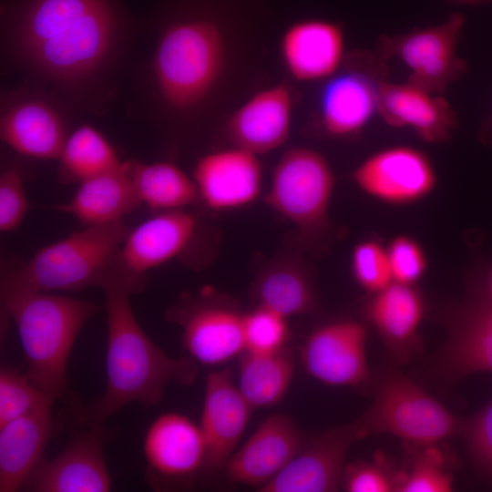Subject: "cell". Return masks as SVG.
Segmentation results:
<instances>
[{
	"label": "cell",
	"instance_id": "6",
	"mask_svg": "<svg viewBox=\"0 0 492 492\" xmlns=\"http://www.w3.org/2000/svg\"><path fill=\"white\" fill-rule=\"evenodd\" d=\"M353 424L358 440L390 435L423 447L460 436L464 419L415 381L388 367L376 382L371 405Z\"/></svg>",
	"mask_w": 492,
	"mask_h": 492
},
{
	"label": "cell",
	"instance_id": "10",
	"mask_svg": "<svg viewBox=\"0 0 492 492\" xmlns=\"http://www.w3.org/2000/svg\"><path fill=\"white\" fill-rule=\"evenodd\" d=\"M63 104L50 91L32 84L5 93L1 99V140L18 154L58 159L71 132Z\"/></svg>",
	"mask_w": 492,
	"mask_h": 492
},
{
	"label": "cell",
	"instance_id": "32",
	"mask_svg": "<svg viewBox=\"0 0 492 492\" xmlns=\"http://www.w3.org/2000/svg\"><path fill=\"white\" fill-rule=\"evenodd\" d=\"M57 398L35 384L26 374L0 371V426L32 412L53 406Z\"/></svg>",
	"mask_w": 492,
	"mask_h": 492
},
{
	"label": "cell",
	"instance_id": "23",
	"mask_svg": "<svg viewBox=\"0 0 492 492\" xmlns=\"http://www.w3.org/2000/svg\"><path fill=\"white\" fill-rule=\"evenodd\" d=\"M304 447L302 434L287 415L266 418L228 460L224 470L233 482L260 490Z\"/></svg>",
	"mask_w": 492,
	"mask_h": 492
},
{
	"label": "cell",
	"instance_id": "1",
	"mask_svg": "<svg viewBox=\"0 0 492 492\" xmlns=\"http://www.w3.org/2000/svg\"><path fill=\"white\" fill-rule=\"evenodd\" d=\"M5 57L65 104L100 112L136 21L120 0H1Z\"/></svg>",
	"mask_w": 492,
	"mask_h": 492
},
{
	"label": "cell",
	"instance_id": "26",
	"mask_svg": "<svg viewBox=\"0 0 492 492\" xmlns=\"http://www.w3.org/2000/svg\"><path fill=\"white\" fill-rule=\"evenodd\" d=\"M52 408L46 407L0 426V492H15L43 461L49 439L57 430Z\"/></svg>",
	"mask_w": 492,
	"mask_h": 492
},
{
	"label": "cell",
	"instance_id": "15",
	"mask_svg": "<svg viewBox=\"0 0 492 492\" xmlns=\"http://www.w3.org/2000/svg\"><path fill=\"white\" fill-rule=\"evenodd\" d=\"M351 179L366 195L391 205L420 201L433 192L437 182L430 159L409 146L374 152L353 170Z\"/></svg>",
	"mask_w": 492,
	"mask_h": 492
},
{
	"label": "cell",
	"instance_id": "19",
	"mask_svg": "<svg viewBox=\"0 0 492 492\" xmlns=\"http://www.w3.org/2000/svg\"><path fill=\"white\" fill-rule=\"evenodd\" d=\"M259 157L233 145L202 155L192 174L199 200L216 211L254 202L262 190L263 171Z\"/></svg>",
	"mask_w": 492,
	"mask_h": 492
},
{
	"label": "cell",
	"instance_id": "4",
	"mask_svg": "<svg viewBox=\"0 0 492 492\" xmlns=\"http://www.w3.org/2000/svg\"><path fill=\"white\" fill-rule=\"evenodd\" d=\"M1 301L13 321L31 381L73 408L67 365L73 345L85 323L99 307L92 302L24 286L5 275Z\"/></svg>",
	"mask_w": 492,
	"mask_h": 492
},
{
	"label": "cell",
	"instance_id": "27",
	"mask_svg": "<svg viewBox=\"0 0 492 492\" xmlns=\"http://www.w3.org/2000/svg\"><path fill=\"white\" fill-rule=\"evenodd\" d=\"M138 205L126 161L118 169L79 183L73 196L56 209L93 226L122 220Z\"/></svg>",
	"mask_w": 492,
	"mask_h": 492
},
{
	"label": "cell",
	"instance_id": "8",
	"mask_svg": "<svg viewBox=\"0 0 492 492\" xmlns=\"http://www.w3.org/2000/svg\"><path fill=\"white\" fill-rule=\"evenodd\" d=\"M387 76L386 61L377 53L347 54L320 92L316 116L321 129L333 138L361 132L377 113L381 86Z\"/></svg>",
	"mask_w": 492,
	"mask_h": 492
},
{
	"label": "cell",
	"instance_id": "30",
	"mask_svg": "<svg viewBox=\"0 0 492 492\" xmlns=\"http://www.w3.org/2000/svg\"><path fill=\"white\" fill-rule=\"evenodd\" d=\"M293 374V356L286 347L270 354L243 351L239 356L238 388L253 409L278 404Z\"/></svg>",
	"mask_w": 492,
	"mask_h": 492
},
{
	"label": "cell",
	"instance_id": "18",
	"mask_svg": "<svg viewBox=\"0 0 492 492\" xmlns=\"http://www.w3.org/2000/svg\"><path fill=\"white\" fill-rule=\"evenodd\" d=\"M252 410L234 384L230 368L207 375L200 424L206 448L200 476L210 477L224 470L237 449Z\"/></svg>",
	"mask_w": 492,
	"mask_h": 492
},
{
	"label": "cell",
	"instance_id": "29",
	"mask_svg": "<svg viewBox=\"0 0 492 492\" xmlns=\"http://www.w3.org/2000/svg\"><path fill=\"white\" fill-rule=\"evenodd\" d=\"M139 204L155 212L186 209L199 200L192 177L171 161H127Z\"/></svg>",
	"mask_w": 492,
	"mask_h": 492
},
{
	"label": "cell",
	"instance_id": "13",
	"mask_svg": "<svg viewBox=\"0 0 492 492\" xmlns=\"http://www.w3.org/2000/svg\"><path fill=\"white\" fill-rule=\"evenodd\" d=\"M181 328V342L195 362L219 365L244 351L242 315L209 293L185 295L168 313Z\"/></svg>",
	"mask_w": 492,
	"mask_h": 492
},
{
	"label": "cell",
	"instance_id": "20",
	"mask_svg": "<svg viewBox=\"0 0 492 492\" xmlns=\"http://www.w3.org/2000/svg\"><path fill=\"white\" fill-rule=\"evenodd\" d=\"M294 94L280 82L246 97L228 117L225 133L231 145L258 156L281 148L292 128Z\"/></svg>",
	"mask_w": 492,
	"mask_h": 492
},
{
	"label": "cell",
	"instance_id": "42",
	"mask_svg": "<svg viewBox=\"0 0 492 492\" xmlns=\"http://www.w3.org/2000/svg\"><path fill=\"white\" fill-rule=\"evenodd\" d=\"M486 289V294L492 300V270L489 272Z\"/></svg>",
	"mask_w": 492,
	"mask_h": 492
},
{
	"label": "cell",
	"instance_id": "12",
	"mask_svg": "<svg viewBox=\"0 0 492 492\" xmlns=\"http://www.w3.org/2000/svg\"><path fill=\"white\" fill-rule=\"evenodd\" d=\"M446 337L431 363L445 385L471 374L492 373V300L479 292L443 313Z\"/></svg>",
	"mask_w": 492,
	"mask_h": 492
},
{
	"label": "cell",
	"instance_id": "16",
	"mask_svg": "<svg viewBox=\"0 0 492 492\" xmlns=\"http://www.w3.org/2000/svg\"><path fill=\"white\" fill-rule=\"evenodd\" d=\"M367 330L353 319L333 321L314 329L301 349L305 372L330 386H358L370 379Z\"/></svg>",
	"mask_w": 492,
	"mask_h": 492
},
{
	"label": "cell",
	"instance_id": "3",
	"mask_svg": "<svg viewBox=\"0 0 492 492\" xmlns=\"http://www.w3.org/2000/svg\"><path fill=\"white\" fill-rule=\"evenodd\" d=\"M102 289L108 327L106 388L88 405L75 409L81 425H103L131 403L155 405L170 384H190L198 371L192 358L169 356L146 334L132 310L128 289L118 283Z\"/></svg>",
	"mask_w": 492,
	"mask_h": 492
},
{
	"label": "cell",
	"instance_id": "11",
	"mask_svg": "<svg viewBox=\"0 0 492 492\" xmlns=\"http://www.w3.org/2000/svg\"><path fill=\"white\" fill-rule=\"evenodd\" d=\"M199 229L197 216L186 209L155 212L128 231L108 283L141 291L147 272L186 252Z\"/></svg>",
	"mask_w": 492,
	"mask_h": 492
},
{
	"label": "cell",
	"instance_id": "38",
	"mask_svg": "<svg viewBox=\"0 0 492 492\" xmlns=\"http://www.w3.org/2000/svg\"><path fill=\"white\" fill-rule=\"evenodd\" d=\"M393 282L415 285L425 274L428 260L422 245L408 235L395 237L386 247Z\"/></svg>",
	"mask_w": 492,
	"mask_h": 492
},
{
	"label": "cell",
	"instance_id": "22",
	"mask_svg": "<svg viewBox=\"0 0 492 492\" xmlns=\"http://www.w3.org/2000/svg\"><path fill=\"white\" fill-rule=\"evenodd\" d=\"M357 440L353 423L323 432L258 491H338L341 488L345 458L352 444Z\"/></svg>",
	"mask_w": 492,
	"mask_h": 492
},
{
	"label": "cell",
	"instance_id": "35",
	"mask_svg": "<svg viewBox=\"0 0 492 492\" xmlns=\"http://www.w3.org/2000/svg\"><path fill=\"white\" fill-rule=\"evenodd\" d=\"M351 270L356 283L371 294L393 282L387 250L374 240L363 241L354 246Z\"/></svg>",
	"mask_w": 492,
	"mask_h": 492
},
{
	"label": "cell",
	"instance_id": "21",
	"mask_svg": "<svg viewBox=\"0 0 492 492\" xmlns=\"http://www.w3.org/2000/svg\"><path fill=\"white\" fill-rule=\"evenodd\" d=\"M279 53L293 80L325 81L341 68L347 56L343 26L323 18L295 20L283 30Z\"/></svg>",
	"mask_w": 492,
	"mask_h": 492
},
{
	"label": "cell",
	"instance_id": "41",
	"mask_svg": "<svg viewBox=\"0 0 492 492\" xmlns=\"http://www.w3.org/2000/svg\"><path fill=\"white\" fill-rule=\"evenodd\" d=\"M446 2L456 5H487L492 3V0H446Z\"/></svg>",
	"mask_w": 492,
	"mask_h": 492
},
{
	"label": "cell",
	"instance_id": "31",
	"mask_svg": "<svg viewBox=\"0 0 492 492\" xmlns=\"http://www.w3.org/2000/svg\"><path fill=\"white\" fill-rule=\"evenodd\" d=\"M57 160L61 181L77 184L118 169L124 164L109 140L87 124L69 133Z\"/></svg>",
	"mask_w": 492,
	"mask_h": 492
},
{
	"label": "cell",
	"instance_id": "37",
	"mask_svg": "<svg viewBox=\"0 0 492 492\" xmlns=\"http://www.w3.org/2000/svg\"><path fill=\"white\" fill-rule=\"evenodd\" d=\"M400 472L385 466L383 458L345 464L341 487L348 492H395Z\"/></svg>",
	"mask_w": 492,
	"mask_h": 492
},
{
	"label": "cell",
	"instance_id": "17",
	"mask_svg": "<svg viewBox=\"0 0 492 492\" xmlns=\"http://www.w3.org/2000/svg\"><path fill=\"white\" fill-rule=\"evenodd\" d=\"M53 459L33 472L24 490L33 492H107L111 477L104 446L109 432L103 425H83Z\"/></svg>",
	"mask_w": 492,
	"mask_h": 492
},
{
	"label": "cell",
	"instance_id": "5",
	"mask_svg": "<svg viewBox=\"0 0 492 492\" xmlns=\"http://www.w3.org/2000/svg\"><path fill=\"white\" fill-rule=\"evenodd\" d=\"M129 229L123 220L82 230L39 249L3 275L33 290L53 292L105 286Z\"/></svg>",
	"mask_w": 492,
	"mask_h": 492
},
{
	"label": "cell",
	"instance_id": "36",
	"mask_svg": "<svg viewBox=\"0 0 492 492\" xmlns=\"http://www.w3.org/2000/svg\"><path fill=\"white\" fill-rule=\"evenodd\" d=\"M461 437L479 472L492 481V398L475 415L464 419Z\"/></svg>",
	"mask_w": 492,
	"mask_h": 492
},
{
	"label": "cell",
	"instance_id": "14",
	"mask_svg": "<svg viewBox=\"0 0 492 492\" xmlns=\"http://www.w3.org/2000/svg\"><path fill=\"white\" fill-rule=\"evenodd\" d=\"M146 478L155 489L184 485L201 475L206 456L200 425L174 413L159 415L143 439Z\"/></svg>",
	"mask_w": 492,
	"mask_h": 492
},
{
	"label": "cell",
	"instance_id": "28",
	"mask_svg": "<svg viewBox=\"0 0 492 492\" xmlns=\"http://www.w3.org/2000/svg\"><path fill=\"white\" fill-rule=\"evenodd\" d=\"M257 305L269 308L289 318L312 313L316 293L308 272L292 261L269 264L252 284Z\"/></svg>",
	"mask_w": 492,
	"mask_h": 492
},
{
	"label": "cell",
	"instance_id": "40",
	"mask_svg": "<svg viewBox=\"0 0 492 492\" xmlns=\"http://www.w3.org/2000/svg\"><path fill=\"white\" fill-rule=\"evenodd\" d=\"M479 136L484 144L492 146V118L482 126Z\"/></svg>",
	"mask_w": 492,
	"mask_h": 492
},
{
	"label": "cell",
	"instance_id": "34",
	"mask_svg": "<svg viewBox=\"0 0 492 492\" xmlns=\"http://www.w3.org/2000/svg\"><path fill=\"white\" fill-rule=\"evenodd\" d=\"M423 448L409 471L400 472L395 492L452 491L454 479L445 468L441 453L434 446Z\"/></svg>",
	"mask_w": 492,
	"mask_h": 492
},
{
	"label": "cell",
	"instance_id": "2",
	"mask_svg": "<svg viewBox=\"0 0 492 492\" xmlns=\"http://www.w3.org/2000/svg\"><path fill=\"white\" fill-rule=\"evenodd\" d=\"M265 13L264 0H162L145 69L157 118L188 127L212 115L239 79L246 40Z\"/></svg>",
	"mask_w": 492,
	"mask_h": 492
},
{
	"label": "cell",
	"instance_id": "9",
	"mask_svg": "<svg viewBox=\"0 0 492 492\" xmlns=\"http://www.w3.org/2000/svg\"><path fill=\"white\" fill-rule=\"evenodd\" d=\"M466 20L456 12L439 25L380 35L376 53L385 61L400 59L410 70L408 83L441 95L468 69L467 62L456 54Z\"/></svg>",
	"mask_w": 492,
	"mask_h": 492
},
{
	"label": "cell",
	"instance_id": "7",
	"mask_svg": "<svg viewBox=\"0 0 492 492\" xmlns=\"http://www.w3.org/2000/svg\"><path fill=\"white\" fill-rule=\"evenodd\" d=\"M335 178L320 152L294 147L285 150L272 173L264 200L302 235L318 237L329 227Z\"/></svg>",
	"mask_w": 492,
	"mask_h": 492
},
{
	"label": "cell",
	"instance_id": "33",
	"mask_svg": "<svg viewBox=\"0 0 492 492\" xmlns=\"http://www.w3.org/2000/svg\"><path fill=\"white\" fill-rule=\"evenodd\" d=\"M285 316L269 308L257 305L242 315L244 351L270 354L282 350L289 338Z\"/></svg>",
	"mask_w": 492,
	"mask_h": 492
},
{
	"label": "cell",
	"instance_id": "39",
	"mask_svg": "<svg viewBox=\"0 0 492 492\" xmlns=\"http://www.w3.org/2000/svg\"><path fill=\"white\" fill-rule=\"evenodd\" d=\"M29 210L25 182L15 166L5 167L0 174V231L11 232L23 222Z\"/></svg>",
	"mask_w": 492,
	"mask_h": 492
},
{
	"label": "cell",
	"instance_id": "25",
	"mask_svg": "<svg viewBox=\"0 0 492 492\" xmlns=\"http://www.w3.org/2000/svg\"><path fill=\"white\" fill-rule=\"evenodd\" d=\"M425 313V299L415 286L395 282L364 305L365 318L397 362H406L419 349Z\"/></svg>",
	"mask_w": 492,
	"mask_h": 492
},
{
	"label": "cell",
	"instance_id": "24",
	"mask_svg": "<svg viewBox=\"0 0 492 492\" xmlns=\"http://www.w3.org/2000/svg\"><path fill=\"white\" fill-rule=\"evenodd\" d=\"M377 114L389 126L410 128L424 141L443 144L458 128V118L447 101L408 82L384 81Z\"/></svg>",
	"mask_w": 492,
	"mask_h": 492
}]
</instances>
